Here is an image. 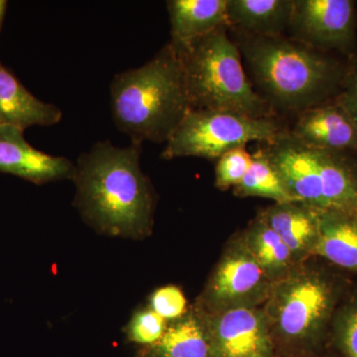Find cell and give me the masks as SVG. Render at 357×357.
<instances>
[{"label": "cell", "instance_id": "ac0fdd59", "mask_svg": "<svg viewBox=\"0 0 357 357\" xmlns=\"http://www.w3.org/2000/svg\"><path fill=\"white\" fill-rule=\"evenodd\" d=\"M147 357H213L204 319L185 314L168 325L161 340L150 347Z\"/></svg>", "mask_w": 357, "mask_h": 357}, {"label": "cell", "instance_id": "4fadbf2b", "mask_svg": "<svg viewBox=\"0 0 357 357\" xmlns=\"http://www.w3.org/2000/svg\"><path fill=\"white\" fill-rule=\"evenodd\" d=\"M62 116L57 105L36 98L0 62V126L25 131L31 126H55Z\"/></svg>", "mask_w": 357, "mask_h": 357}, {"label": "cell", "instance_id": "7402d4cb", "mask_svg": "<svg viewBox=\"0 0 357 357\" xmlns=\"http://www.w3.org/2000/svg\"><path fill=\"white\" fill-rule=\"evenodd\" d=\"M167 328L166 319L149 307L134 314L128 326V337L136 344L151 347L161 340Z\"/></svg>", "mask_w": 357, "mask_h": 357}, {"label": "cell", "instance_id": "3957f363", "mask_svg": "<svg viewBox=\"0 0 357 357\" xmlns=\"http://www.w3.org/2000/svg\"><path fill=\"white\" fill-rule=\"evenodd\" d=\"M238 49L257 86L284 109L304 112L337 96L347 70L316 49L281 36L246 34Z\"/></svg>", "mask_w": 357, "mask_h": 357}, {"label": "cell", "instance_id": "484cf974", "mask_svg": "<svg viewBox=\"0 0 357 357\" xmlns=\"http://www.w3.org/2000/svg\"><path fill=\"white\" fill-rule=\"evenodd\" d=\"M7 6H8V2L6 0H0V32H1L4 17H6Z\"/></svg>", "mask_w": 357, "mask_h": 357}, {"label": "cell", "instance_id": "9a60e30c", "mask_svg": "<svg viewBox=\"0 0 357 357\" xmlns=\"http://www.w3.org/2000/svg\"><path fill=\"white\" fill-rule=\"evenodd\" d=\"M229 0H170L167 2L171 24V43L182 47L206 36L227 20Z\"/></svg>", "mask_w": 357, "mask_h": 357}, {"label": "cell", "instance_id": "ba28073f", "mask_svg": "<svg viewBox=\"0 0 357 357\" xmlns=\"http://www.w3.org/2000/svg\"><path fill=\"white\" fill-rule=\"evenodd\" d=\"M273 285L241 236L232 241L218 263L206 286L204 302L210 314L255 307L267 301Z\"/></svg>", "mask_w": 357, "mask_h": 357}, {"label": "cell", "instance_id": "44dd1931", "mask_svg": "<svg viewBox=\"0 0 357 357\" xmlns=\"http://www.w3.org/2000/svg\"><path fill=\"white\" fill-rule=\"evenodd\" d=\"M252 158L245 147L234 148L222 155L215 167V185L225 190L241 184L252 163Z\"/></svg>", "mask_w": 357, "mask_h": 357}, {"label": "cell", "instance_id": "ffe728a7", "mask_svg": "<svg viewBox=\"0 0 357 357\" xmlns=\"http://www.w3.org/2000/svg\"><path fill=\"white\" fill-rule=\"evenodd\" d=\"M252 163L241 184L234 190L237 196L261 197L275 203L298 202L289 192L283 178L262 150L252 155Z\"/></svg>", "mask_w": 357, "mask_h": 357}, {"label": "cell", "instance_id": "cb8c5ba5", "mask_svg": "<svg viewBox=\"0 0 357 357\" xmlns=\"http://www.w3.org/2000/svg\"><path fill=\"white\" fill-rule=\"evenodd\" d=\"M335 340L345 357H357V301L338 317Z\"/></svg>", "mask_w": 357, "mask_h": 357}, {"label": "cell", "instance_id": "d6986e66", "mask_svg": "<svg viewBox=\"0 0 357 357\" xmlns=\"http://www.w3.org/2000/svg\"><path fill=\"white\" fill-rule=\"evenodd\" d=\"M243 239L249 252L274 283L293 271L296 262L291 251L261 215L251 222Z\"/></svg>", "mask_w": 357, "mask_h": 357}, {"label": "cell", "instance_id": "8fae6325", "mask_svg": "<svg viewBox=\"0 0 357 357\" xmlns=\"http://www.w3.org/2000/svg\"><path fill=\"white\" fill-rule=\"evenodd\" d=\"M24 132L13 126H0V172L36 185L72 180L75 163L33 147L26 140Z\"/></svg>", "mask_w": 357, "mask_h": 357}, {"label": "cell", "instance_id": "7a4b0ae2", "mask_svg": "<svg viewBox=\"0 0 357 357\" xmlns=\"http://www.w3.org/2000/svg\"><path fill=\"white\" fill-rule=\"evenodd\" d=\"M109 95L115 126L141 145L167 142L192 109L180 57L171 42L141 67L115 75Z\"/></svg>", "mask_w": 357, "mask_h": 357}, {"label": "cell", "instance_id": "30bf717a", "mask_svg": "<svg viewBox=\"0 0 357 357\" xmlns=\"http://www.w3.org/2000/svg\"><path fill=\"white\" fill-rule=\"evenodd\" d=\"M213 357H274V340L263 310L239 307L204 319Z\"/></svg>", "mask_w": 357, "mask_h": 357}, {"label": "cell", "instance_id": "d4e9b609", "mask_svg": "<svg viewBox=\"0 0 357 357\" xmlns=\"http://www.w3.org/2000/svg\"><path fill=\"white\" fill-rule=\"evenodd\" d=\"M335 102L344 109L357 126V61L345 70Z\"/></svg>", "mask_w": 357, "mask_h": 357}, {"label": "cell", "instance_id": "5b68a950", "mask_svg": "<svg viewBox=\"0 0 357 357\" xmlns=\"http://www.w3.org/2000/svg\"><path fill=\"white\" fill-rule=\"evenodd\" d=\"M298 202L318 213L357 217V160L306 146L288 131L262 148Z\"/></svg>", "mask_w": 357, "mask_h": 357}, {"label": "cell", "instance_id": "6da1fadb", "mask_svg": "<svg viewBox=\"0 0 357 357\" xmlns=\"http://www.w3.org/2000/svg\"><path fill=\"white\" fill-rule=\"evenodd\" d=\"M142 145L98 141L75 164V206L91 227L110 236L143 238L153 225L155 195L140 165Z\"/></svg>", "mask_w": 357, "mask_h": 357}, {"label": "cell", "instance_id": "7c38bea8", "mask_svg": "<svg viewBox=\"0 0 357 357\" xmlns=\"http://www.w3.org/2000/svg\"><path fill=\"white\" fill-rule=\"evenodd\" d=\"M314 149L357 155V126L337 102H324L304 110L289 132Z\"/></svg>", "mask_w": 357, "mask_h": 357}, {"label": "cell", "instance_id": "e0dca14e", "mask_svg": "<svg viewBox=\"0 0 357 357\" xmlns=\"http://www.w3.org/2000/svg\"><path fill=\"white\" fill-rule=\"evenodd\" d=\"M312 255L344 269L357 271V217L319 213L318 241Z\"/></svg>", "mask_w": 357, "mask_h": 357}, {"label": "cell", "instance_id": "603a6c76", "mask_svg": "<svg viewBox=\"0 0 357 357\" xmlns=\"http://www.w3.org/2000/svg\"><path fill=\"white\" fill-rule=\"evenodd\" d=\"M150 309L166 321H177L187 314V299L181 289L165 286L152 294Z\"/></svg>", "mask_w": 357, "mask_h": 357}, {"label": "cell", "instance_id": "9c48e42d", "mask_svg": "<svg viewBox=\"0 0 357 357\" xmlns=\"http://www.w3.org/2000/svg\"><path fill=\"white\" fill-rule=\"evenodd\" d=\"M290 28L312 48L351 51L356 40V4L351 0H295Z\"/></svg>", "mask_w": 357, "mask_h": 357}, {"label": "cell", "instance_id": "52a82bcc", "mask_svg": "<svg viewBox=\"0 0 357 357\" xmlns=\"http://www.w3.org/2000/svg\"><path fill=\"white\" fill-rule=\"evenodd\" d=\"M333 305L330 282L314 272L294 269L275 282L263 311L273 340L302 345L318 337Z\"/></svg>", "mask_w": 357, "mask_h": 357}, {"label": "cell", "instance_id": "2e32d148", "mask_svg": "<svg viewBox=\"0 0 357 357\" xmlns=\"http://www.w3.org/2000/svg\"><path fill=\"white\" fill-rule=\"evenodd\" d=\"M295 0H229V25L253 36H281L290 27Z\"/></svg>", "mask_w": 357, "mask_h": 357}, {"label": "cell", "instance_id": "277c9868", "mask_svg": "<svg viewBox=\"0 0 357 357\" xmlns=\"http://www.w3.org/2000/svg\"><path fill=\"white\" fill-rule=\"evenodd\" d=\"M174 47L182 64L192 109L270 116L269 105L246 76L241 51L229 39L227 26L185 46Z\"/></svg>", "mask_w": 357, "mask_h": 357}, {"label": "cell", "instance_id": "8992f818", "mask_svg": "<svg viewBox=\"0 0 357 357\" xmlns=\"http://www.w3.org/2000/svg\"><path fill=\"white\" fill-rule=\"evenodd\" d=\"M285 133L271 116L253 117L227 110L191 109L167 141L161 157L218 160L249 142H274Z\"/></svg>", "mask_w": 357, "mask_h": 357}, {"label": "cell", "instance_id": "5bb4252c", "mask_svg": "<svg viewBox=\"0 0 357 357\" xmlns=\"http://www.w3.org/2000/svg\"><path fill=\"white\" fill-rule=\"evenodd\" d=\"M291 251L295 262L312 255L319 236V213L301 202L275 203L260 213Z\"/></svg>", "mask_w": 357, "mask_h": 357}]
</instances>
